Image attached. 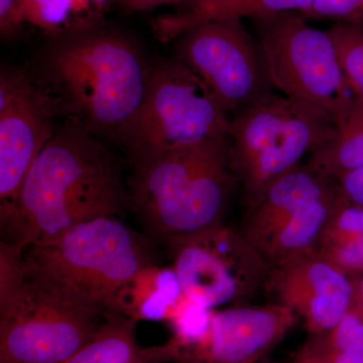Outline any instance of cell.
I'll return each mask as SVG.
<instances>
[{
  "mask_svg": "<svg viewBox=\"0 0 363 363\" xmlns=\"http://www.w3.org/2000/svg\"><path fill=\"white\" fill-rule=\"evenodd\" d=\"M18 1H20V2H21H21H23V0H18Z\"/></svg>",
  "mask_w": 363,
  "mask_h": 363,
  "instance_id": "f546056e",
  "label": "cell"
},
{
  "mask_svg": "<svg viewBox=\"0 0 363 363\" xmlns=\"http://www.w3.org/2000/svg\"><path fill=\"white\" fill-rule=\"evenodd\" d=\"M167 243L184 294L208 309L247 304L271 271L240 229L224 223Z\"/></svg>",
  "mask_w": 363,
  "mask_h": 363,
  "instance_id": "9c48e42d",
  "label": "cell"
},
{
  "mask_svg": "<svg viewBox=\"0 0 363 363\" xmlns=\"http://www.w3.org/2000/svg\"><path fill=\"white\" fill-rule=\"evenodd\" d=\"M307 21L363 23V0H316L302 13Z\"/></svg>",
  "mask_w": 363,
  "mask_h": 363,
  "instance_id": "603a6c76",
  "label": "cell"
},
{
  "mask_svg": "<svg viewBox=\"0 0 363 363\" xmlns=\"http://www.w3.org/2000/svg\"><path fill=\"white\" fill-rule=\"evenodd\" d=\"M128 209V184L116 157L78 121L62 119L0 221L1 242L23 252L82 222L121 217Z\"/></svg>",
  "mask_w": 363,
  "mask_h": 363,
  "instance_id": "6da1fadb",
  "label": "cell"
},
{
  "mask_svg": "<svg viewBox=\"0 0 363 363\" xmlns=\"http://www.w3.org/2000/svg\"><path fill=\"white\" fill-rule=\"evenodd\" d=\"M355 284H357V298L363 309V274H355Z\"/></svg>",
  "mask_w": 363,
  "mask_h": 363,
  "instance_id": "f1b7e54d",
  "label": "cell"
},
{
  "mask_svg": "<svg viewBox=\"0 0 363 363\" xmlns=\"http://www.w3.org/2000/svg\"><path fill=\"white\" fill-rule=\"evenodd\" d=\"M335 185L336 180L320 175L304 162L274 182L257 201L247 206L240 230L260 252L281 226Z\"/></svg>",
  "mask_w": 363,
  "mask_h": 363,
  "instance_id": "5bb4252c",
  "label": "cell"
},
{
  "mask_svg": "<svg viewBox=\"0 0 363 363\" xmlns=\"http://www.w3.org/2000/svg\"><path fill=\"white\" fill-rule=\"evenodd\" d=\"M317 252L351 274H363V207L340 195Z\"/></svg>",
  "mask_w": 363,
  "mask_h": 363,
  "instance_id": "ffe728a7",
  "label": "cell"
},
{
  "mask_svg": "<svg viewBox=\"0 0 363 363\" xmlns=\"http://www.w3.org/2000/svg\"><path fill=\"white\" fill-rule=\"evenodd\" d=\"M230 136L173 147L133 166L130 209L152 235L169 241L223 224L234 190Z\"/></svg>",
  "mask_w": 363,
  "mask_h": 363,
  "instance_id": "3957f363",
  "label": "cell"
},
{
  "mask_svg": "<svg viewBox=\"0 0 363 363\" xmlns=\"http://www.w3.org/2000/svg\"><path fill=\"white\" fill-rule=\"evenodd\" d=\"M116 0H23L26 23L45 35L60 37L101 26ZM118 1V0H117Z\"/></svg>",
  "mask_w": 363,
  "mask_h": 363,
  "instance_id": "e0dca14e",
  "label": "cell"
},
{
  "mask_svg": "<svg viewBox=\"0 0 363 363\" xmlns=\"http://www.w3.org/2000/svg\"><path fill=\"white\" fill-rule=\"evenodd\" d=\"M335 180L339 193L346 201L363 207V167L346 172Z\"/></svg>",
  "mask_w": 363,
  "mask_h": 363,
  "instance_id": "d4e9b609",
  "label": "cell"
},
{
  "mask_svg": "<svg viewBox=\"0 0 363 363\" xmlns=\"http://www.w3.org/2000/svg\"><path fill=\"white\" fill-rule=\"evenodd\" d=\"M292 363H297V362H295V360H294V362H292Z\"/></svg>",
  "mask_w": 363,
  "mask_h": 363,
  "instance_id": "4dcf8cb0",
  "label": "cell"
},
{
  "mask_svg": "<svg viewBox=\"0 0 363 363\" xmlns=\"http://www.w3.org/2000/svg\"><path fill=\"white\" fill-rule=\"evenodd\" d=\"M316 0H215L211 4L185 13L164 14L150 21V28L157 40L169 43L195 26L223 20L252 21L297 11L302 13Z\"/></svg>",
  "mask_w": 363,
  "mask_h": 363,
  "instance_id": "2e32d148",
  "label": "cell"
},
{
  "mask_svg": "<svg viewBox=\"0 0 363 363\" xmlns=\"http://www.w3.org/2000/svg\"><path fill=\"white\" fill-rule=\"evenodd\" d=\"M231 116V167L245 206L304 164L306 157L333 140L338 131L321 109L274 93Z\"/></svg>",
  "mask_w": 363,
  "mask_h": 363,
  "instance_id": "8992f818",
  "label": "cell"
},
{
  "mask_svg": "<svg viewBox=\"0 0 363 363\" xmlns=\"http://www.w3.org/2000/svg\"><path fill=\"white\" fill-rule=\"evenodd\" d=\"M58 111L30 72H0V221L13 207L30 167L57 130Z\"/></svg>",
  "mask_w": 363,
  "mask_h": 363,
  "instance_id": "8fae6325",
  "label": "cell"
},
{
  "mask_svg": "<svg viewBox=\"0 0 363 363\" xmlns=\"http://www.w3.org/2000/svg\"><path fill=\"white\" fill-rule=\"evenodd\" d=\"M306 344L326 363H363V309L357 297L334 328Z\"/></svg>",
  "mask_w": 363,
  "mask_h": 363,
  "instance_id": "44dd1931",
  "label": "cell"
},
{
  "mask_svg": "<svg viewBox=\"0 0 363 363\" xmlns=\"http://www.w3.org/2000/svg\"><path fill=\"white\" fill-rule=\"evenodd\" d=\"M173 267L157 262L142 267L111 298L106 309L135 322H167L183 297Z\"/></svg>",
  "mask_w": 363,
  "mask_h": 363,
  "instance_id": "9a60e30c",
  "label": "cell"
},
{
  "mask_svg": "<svg viewBox=\"0 0 363 363\" xmlns=\"http://www.w3.org/2000/svg\"><path fill=\"white\" fill-rule=\"evenodd\" d=\"M231 117L178 59L152 65L143 100L117 135L133 166L166 150L229 136Z\"/></svg>",
  "mask_w": 363,
  "mask_h": 363,
  "instance_id": "52a82bcc",
  "label": "cell"
},
{
  "mask_svg": "<svg viewBox=\"0 0 363 363\" xmlns=\"http://www.w3.org/2000/svg\"><path fill=\"white\" fill-rule=\"evenodd\" d=\"M138 322L108 313L94 336L62 363H156L154 347H143L136 338Z\"/></svg>",
  "mask_w": 363,
  "mask_h": 363,
  "instance_id": "ac0fdd59",
  "label": "cell"
},
{
  "mask_svg": "<svg viewBox=\"0 0 363 363\" xmlns=\"http://www.w3.org/2000/svg\"><path fill=\"white\" fill-rule=\"evenodd\" d=\"M284 306L241 304L214 311L211 324L194 341L169 339L154 346L156 363H257L297 323Z\"/></svg>",
  "mask_w": 363,
  "mask_h": 363,
  "instance_id": "7c38bea8",
  "label": "cell"
},
{
  "mask_svg": "<svg viewBox=\"0 0 363 363\" xmlns=\"http://www.w3.org/2000/svg\"><path fill=\"white\" fill-rule=\"evenodd\" d=\"M262 291L302 318L308 333L330 331L357 297L355 274L315 252L272 264Z\"/></svg>",
  "mask_w": 363,
  "mask_h": 363,
  "instance_id": "4fadbf2b",
  "label": "cell"
},
{
  "mask_svg": "<svg viewBox=\"0 0 363 363\" xmlns=\"http://www.w3.org/2000/svg\"><path fill=\"white\" fill-rule=\"evenodd\" d=\"M252 23L274 89L314 105L339 128L350 113L354 95L328 32L313 28L297 11Z\"/></svg>",
  "mask_w": 363,
  "mask_h": 363,
  "instance_id": "ba28073f",
  "label": "cell"
},
{
  "mask_svg": "<svg viewBox=\"0 0 363 363\" xmlns=\"http://www.w3.org/2000/svg\"><path fill=\"white\" fill-rule=\"evenodd\" d=\"M174 57L228 114L274 94L259 43L242 21H210L177 38Z\"/></svg>",
  "mask_w": 363,
  "mask_h": 363,
  "instance_id": "30bf717a",
  "label": "cell"
},
{
  "mask_svg": "<svg viewBox=\"0 0 363 363\" xmlns=\"http://www.w3.org/2000/svg\"><path fill=\"white\" fill-rule=\"evenodd\" d=\"M295 362L297 363H326L306 343L303 346L302 350L298 351L297 357L295 358Z\"/></svg>",
  "mask_w": 363,
  "mask_h": 363,
  "instance_id": "4316f807",
  "label": "cell"
},
{
  "mask_svg": "<svg viewBox=\"0 0 363 363\" xmlns=\"http://www.w3.org/2000/svg\"><path fill=\"white\" fill-rule=\"evenodd\" d=\"M124 9L130 11H147L162 6H180L183 0H118Z\"/></svg>",
  "mask_w": 363,
  "mask_h": 363,
  "instance_id": "484cf974",
  "label": "cell"
},
{
  "mask_svg": "<svg viewBox=\"0 0 363 363\" xmlns=\"http://www.w3.org/2000/svg\"><path fill=\"white\" fill-rule=\"evenodd\" d=\"M108 310L67 297L23 253L0 243V363H62L106 321Z\"/></svg>",
  "mask_w": 363,
  "mask_h": 363,
  "instance_id": "277c9868",
  "label": "cell"
},
{
  "mask_svg": "<svg viewBox=\"0 0 363 363\" xmlns=\"http://www.w3.org/2000/svg\"><path fill=\"white\" fill-rule=\"evenodd\" d=\"M337 135L305 162L310 169L327 178L363 167V100L354 97L350 113L339 126Z\"/></svg>",
  "mask_w": 363,
  "mask_h": 363,
  "instance_id": "d6986e66",
  "label": "cell"
},
{
  "mask_svg": "<svg viewBox=\"0 0 363 363\" xmlns=\"http://www.w3.org/2000/svg\"><path fill=\"white\" fill-rule=\"evenodd\" d=\"M150 69L135 40L101 25L52 38L30 74L60 118L116 143L143 100Z\"/></svg>",
  "mask_w": 363,
  "mask_h": 363,
  "instance_id": "7a4b0ae2",
  "label": "cell"
},
{
  "mask_svg": "<svg viewBox=\"0 0 363 363\" xmlns=\"http://www.w3.org/2000/svg\"><path fill=\"white\" fill-rule=\"evenodd\" d=\"M215 0H183L181 2L180 6H178V13H185V11H194L196 9H199L203 6H206L208 4Z\"/></svg>",
  "mask_w": 363,
  "mask_h": 363,
  "instance_id": "83f0119b",
  "label": "cell"
},
{
  "mask_svg": "<svg viewBox=\"0 0 363 363\" xmlns=\"http://www.w3.org/2000/svg\"><path fill=\"white\" fill-rule=\"evenodd\" d=\"M348 87L363 100V23H335L329 30Z\"/></svg>",
  "mask_w": 363,
  "mask_h": 363,
  "instance_id": "7402d4cb",
  "label": "cell"
},
{
  "mask_svg": "<svg viewBox=\"0 0 363 363\" xmlns=\"http://www.w3.org/2000/svg\"><path fill=\"white\" fill-rule=\"evenodd\" d=\"M26 23L18 0H0V33L2 38L13 37Z\"/></svg>",
  "mask_w": 363,
  "mask_h": 363,
  "instance_id": "cb8c5ba5",
  "label": "cell"
},
{
  "mask_svg": "<svg viewBox=\"0 0 363 363\" xmlns=\"http://www.w3.org/2000/svg\"><path fill=\"white\" fill-rule=\"evenodd\" d=\"M21 253L40 278L67 297L105 310L136 272L157 262L149 238L117 216L82 222Z\"/></svg>",
  "mask_w": 363,
  "mask_h": 363,
  "instance_id": "5b68a950",
  "label": "cell"
}]
</instances>
